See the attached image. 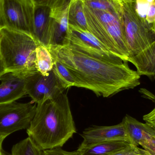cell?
<instances>
[{"label": "cell", "instance_id": "6da1fadb", "mask_svg": "<svg viewBox=\"0 0 155 155\" xmlns=\"http://www.w3.org/2000/svg\"><path fill=\"white\" fill-rule=\"evenodd\" d=\"M47 48L69 70L75 80L74 86L91 90L97 96L110 97L140 84L141 75L130 68L127 61L98 59L69 45Z\"/></svg>", "mask_w": 155, "mask_h": 155}, {"label": "cell", "instance_id": "7a4b0ae2", "mask_svg": "<svg viewBox=\"0 0 155 155\" xmlns=\"http://www.w3.org/2000/svg\"><path fill=\"white\" fill-rule=\"evenodd\" d=\"M26 130L28 137L42 150L62 147L77 133L67 95L63 93L37 104Z\"/></svg>", "mask_w": 155, "mask_h": 155}, {"label": "cell", "instance_id": "3957f363", "mask_svg": "<svg viewBox=\"0 0 155 155\" xmlns=\"http://www.w3.org/2000/svg\"><path fill=\"white\" fill-rule=\"evenodd\" d=\"M41 45L31 35L4 27L0 30V53L7 72H38L36 49Z\"/></svg>", "mask_w": 155, "mask_h": 155}, {"label": "cell", "instance_id": "277c9868", "mask_svg": "<svg viewBox=\"0 0 155 155\" xmlns=\"http://www.w3.org/2000/svg\"><path fill=\"white\" fill-rule=\"evenodd\" d=\"M84 7L88 31L119 58L128 62L130 56L125 39L123 12L119 13Z\"/></svg>", "mask_w": 155, "mask_h": 155}, {"label": "cell", "instance_id": "5b68a950", "mask_svg": "<svg viewBox=\"0 0 155 155\" xmlns=\"http://www.w3.org/2000/svg\"><path fill=\"white\" fill-rule=\"evenodd\" d=\"M125 39L130 58L134 57L155 41V33L145 18L139 15L135 2H123Z\"/></svg>", "mask_w": 155, "mask_h": 155}, {"label": "cell", "instance_id": "8992f818", "mask_svg": "<svg viewBox=\"0 0 155 155\" xmlns=\"http://www.w3.org/2000/svg\"><path fill=\"white\" fill-rule=\"evenodd\" d=\"M37 105L31 102H13L0 105V135L6 138L19 130L27 129L30 126Z\"/></svg>", "mask_w": 155, "mask_h": 155}, {"label": "cell", "instance_id": "52a82bcc", "mask_svg": "<svg viewBox=\"0 0 155 155\" xmlns=\"http://www.w3.org/2000/svg\"><path fill=\"white\" fill-rule=\"evenodd\" d=\"M0 4L5 27L31 35L35 10L31 0H0Z\"/></svg>", "mask_w": 155, "mask_h": 155}, {"label": "cell", "instance_id": "ba28073f", "mask_svg": "<svg viewBox=\"0 0 155 155\" xmlns=\"http://www.w3.org/2000/svg\"><path fill=\"white\" fill-rule=\"evenodd\" d=\"M64 45H70L82 52L98 59L114 61L122 60L90 32L69 25L68 37Z\"/></svg>", "mask_w": 155, "mask_h": 155}, {"label": "cell", "instance_id": "9c48e42d", "mask_svg": "<svg viewBox=\"0 0 155 155\" xmlns=\"http://www.w3.org/2000/svg\"><path fill=\"white\" fill-rule=\"evenodd\" d=\"M26 95L37 104L56 98L64 93L65 89L54 75L53 71L47 76L39 72L29 75L25 84Z\"/></svg>", "mask_w": 155, "mask_h": 155}, {"label": "cell", "instance_id": "30bf717a", "mask_svg": "<svg viewBox=\"0 0 155 155\" xmlns=\"http://www.w3.org/2000/svg\"><path fill=\"white\" fill-rule=\"evenodd\" d=\"M81 136L84 139L81 143L83 145L112 140H123L131 144L123 121L111 126H93L85 129Z\"/></svg>", "mask_w": 155, "mask_h": 155}, {"label": "cell", "instance_id": "8fae6325", "mask_svg": "<svg viewBox=\"0 0 155 155\" xmlns=\"http://www.w3.org/2000/svg\"><path fill=\"white\" fill-rule=\"evenodd\" d=\"M30 75L7 72L0 77V105L15 102L26 95V78Z\"/></svg>", "mask_w": 155, "mask_h": 155}, {"label": "cell", "instance_id": "7c38bea8", "mask_svg": "<svg viewBox=\"0 0 155 155\" xmlns=\"http://www.w3.org/2000/svg\"><path fill=\"white\" fill-rule=\"evenodd\" d=\"M53 20L51 8L35 5L31 35L41 45L47 48L51 45Z\"/></svg>", "mask_w": 155, "mask_h": 155}, {"label": "cell", "instance_id": "4fadbf2b", "mask_svg": "<svg viewBox=\"0 0 155 155\" xmlns=\"http://www.w3.org/2000/svg\"><path fill=\"white\" fill-rule=\"evenodd\" d=\"M131 145L123 140L104 141L87 145L81 144L74 152L76 155H110Z\"/></svg>", "mask_w": 155, "mask_h": 155}, {"label": "cell", "instance_id": "5bb4252c", "mask_svg": "<svg viewBox=\"0 0 155 155\" xmlns=\"http://www.w3.org/2000/svg\"><path fill=\"white\" fill-rule=\"evenodd\" d=\"M122 121L132 145L138 146L145 139L151 136H155V129L147 123H141L128 115Z\"/></svg>", "mask_w": 155, "mask_h": 155}, {"label": "cell", "instance_id": "9a60e30c", "mask_svg": "<svg viewBox=\"0 0 155 155\" xmlns=\"http://www.w3.org/2000/svg\"><path fill=\"white\" fill-rule=\"evenodd\" d=\"M141 75L155 76V41L149 47L134 57L129 59Z\"/></svg>", "mask_w": 155, "mask_h": 155}, {"label": "cell", "instance_id": "2e32d148", "mask_svg": "<svg viewBox=\"0 0 155 155\" xmlns=\"http://www.w3.org/2000/svg\"><path fill=\"white\" fill-rule=\"evenodd\" d=\"M68 10L62 14L53 17L50 45H62L65 43L69 32Z\"/></svg>", "mask_w": 155, "mask_h": 155}, {"label": "cell", "instance_id": "e0dca14e", "mask_svg": "<svg viewBox=\"0 0 155 155\" xmlns=\"http://www.w3.org/2000/svg\"><path fill=\"white\" fill-rule=\"evenodd\" d=\"M69 25L88 31L84 5L81 0H72L68 12Z\"/></svg>", "mask_w": 155, "mask_h": 155}, {"label": "cell", "instance_id": "ac0fdd59", "mask_svg": "<svg viewBox=\"0 0 155 155\" xmlns=\"http://www.w3.org/2000/svg\"><path fill=\"white\" fill-rule=\"evenodd\" d=\"M36 66L38 72L47 76L52 71L53 59L49 50L42 45L36 49Z\"/></svg>", "mask_w": 155, "mask_h": 155}, {"label": "cell", "instance_id": "d6986e66", "mask_svg": "<svg viewBox=\"0 0 155 155\" xmlns=\"http://www.w3.org/2000/svg\"><path fill=\"white\" fill-rule=\"evenodd\" d=\"M88 9L112 12H123V2L118 0H81Z\"/></svg>", "mask_w": 155, "mask_h": 155}, {"label": "cell", "instance_id": "ffe728a7", "mask_svg": "<svg viewBox=\"0 0 155 155\" xmlns=\"http://www.w3.org/2000/svg\"><path fill=\"white\" fill-rule=\"evenodd\" d=\"M12 155H43V150L28 137L13 146Z\"/></svg>", "mask_w": 155, "mask_h": 155}, {"label": "cell", "instance_id": "44dd1931", "mask_svg": "<svg viewBox=\"0 0 155 155\" xmlns=\"http://www.w3.org/2000/svg\"><path fill=\"white\" fill-rule=\"evenodd\" d=\"M53 67L52 71L64 89L75 85V80L69 70L56 58L53 57Z\"/></svg>", "mask_w": 155, "mask_h": 155}, {"label": "cell", "instance_id": "7402d4cb", "mask_svg": "<svg viewBox=\"0 0 155 155\" xmlns=\"http://www.w3.org/2000/svg\"><path fill=\"white\" fill-rule=\"evenodd\" d=\"M35 5L47 6L51 10V16L62 14L68 9L72 0H31Z\"/></svg>", "mask_w": 155, "mask_h": 155}, {"label": "cell", "instance_id": "603a6c76", "mask_svg": "<svg viewBox=\"0 0 155 155\" xmlns=\"http://www.w3.org/2000/svg\"><path fill=\"white\" fill-rule=\"evenodd\" d=\"M110 155H151L148 152L138 146L131 144L129 146L115 152Z\"/></svg>", "mask_w": 155, "mask_h": 155}, {"label": "cell", "instance_id": "cb8c5ba5", "mask_svg": "<svg viewBox=\"0 0 155 155\" xmlns=\"http://www.w3.org/2000/svg\"><path fill=\"white\" fill-rule=\"evenodd\" d=\"M143 149L151 155H155V136H151L140 143Z\"/></svg>", "mask_w": 155, "mask_h": 155}, {"label": "cell", "instance_id": "d4e9b609", "mask_svg": "<svg viewBox=\"0 0 155 155\" xmlns=\"http://www.w3.org/2000/svg\"><path fill=\"white\" fill-rule=\"evenodd\" d=\"M145 18L152 26L155 21V0H152L149 3Z\"/></svg>", "mask_w": 155, "mask_h": 155}, {"label": "cell", "instance_id": "484cf974", "mask_svg": "<svg viewBox=\"0 0 155 155\" xmlns=\"http://www.w3.org/2000/svg\"><path fill=\"white\" fill-rule=\"evenodd\" d=\"M43 155H76L75 152L64 151L61 147L43 150Z\"/></svg>", "mask_w": 155, "mask_h": 155}, {"label": "cell", "instance_id": "4316f807", "mask_svg": "<svg viewBox=\"0 0 155 155\" xmlns=\"http://www.w3.org/2000/svg\"><path fill=\"white\" fill-rule=\"evenodd\" d=\"M143 119L155 130V107L150 113L143 116Z\"/></svg>", "mask_w": 155, "mask_h": 155}, {"label": "cell", "instance_id": "83f0119b", "mask_svg": "<svg viewBox=\"0 0 155 155\" xmlns=\"http://www.w3.org/2000/svg\"><path fill=\"white\" fill-rule=\"evenodd\" d=\"M6 73H7V72H6V69L5 67L4 64L2 59L1 57V53H0V77Z\"/></svg>", "mask_w": 155, "mask_h": 155}, {"label": "cell", "instance_id": "f1b7e54d", "mask_svg": "<svg viewBox=\"0 0 155 155\" xmlns=\"http://www.w3.org/2000/svg\"><path fill=\"white\" fill-rule=\"evenodd\" d=\"M5 27V25L4 22L3 18L2 15V11H1V4H0V30Z\"/></svg>", "mask_w": 155, "mask_h": 155}, {"label": "cell", "instance_id": "f546056e", "mask_svg": "<svg viewBox=\"0 0 155 155\" xmlns=\"http://www.w3.org/2000/svg\"><path fill=\"white\" fill-rule=\"evenodd\" d=\"M5 138V137L0 135V155H4L2 152V144Z\"/></svg>", "mask_w": 155, "mask_h": 155}, {"label": "cell", "instance_id": "4dcf8cb0", "mask_svg": "<svg viewBox=\"0 0 155 155\" xmlns=\"http://www.w3.org/2000/svg\"><path fill=\"white\" fill-rule=\"evenodd\" d=\"M137 3H144L146 2H147L148 0H134Z\"/></svg>", "mask_w": 155, "mask_h": 155}, {"label": "cell", "instance_id": "1f68e13d", "mask_svg": "<svg viewBox=\"0 0 155 155\" xmlns=\"http://www.w3.org/2000/svg\"><path fill=\"white\" fill-rule=\"evenodd\" d=\"M122 2H135L134 0H118Z\"/></svg>", "mask_w": 155, "mask_h": 155}, {"label": "cell", "instance_id": "d6a6232c", "mask_svg": "<svg viewBox=\"0 0 155 155\" xmlns=\"http://www.w3.org/2000/svg\"><path fill=\"white\" fill-rule=\"evenodd\" d=\"M152 29L153 31L155 33V21L153 23L152 25Z\"/></svg>", "mask_w": 155, "mask_h": 155}]
</instances>
